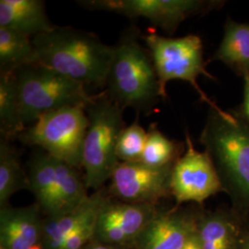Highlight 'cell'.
I'll return each mask as SVG.
<instances>
[{"mask_svg": "<svg viewBox=\"0 0 249 249\" xmlns=\"http://www.w3.org/2000/svg\"><path fill=\"white\" fill-rule=\"evenodd\" d=\"M142 35L135 25L121 33L104 90L121 108L149 116L162 98L151 54L141 43Z\"/></svg>", "mask_w": 249, "mask_h": 249, "instance_id": "cell-3", "label": "cell"}, {"mask_svg": "<svg viewBox=\"0 0 249 249\" xmlns=\"http://www.w3.org/2000/svg\"><path fill=\"white\" fill-rule=\"evenodd\" d=\"M209 61L223 63L243 79L249 76V23L227 18L222 42Z\"/></svg>", "mask_w": 249, "mask_h": 249, "instance_id": "cell-17", "label": "cell"}, {"mask_svg": "<svg viewBox=\"0 0 249 249\" xmlns=\"http://www.w3.org/2000/svg\"><path fill=\"white\" fill-rule=\"evenodd\" d=\"M0 249H5V248H3V247H0Z\"/></svg>", "mask_w": 249, "mask_h": 249, "instance_id": "cell-30", "label": "cell"}, {"mask_svg": "<svg viewBox=\"0 0 249 249\" xmlns=\"http://www.w3.org/2000/svg\"><path fill=\"white\" fill-rule=\"evenodd\" d=\"M186 151L172 170L171 194L178 206L192 202L202 205L206 199L223 192L213 161L207 151L196 150L188 129Z\"/></svg>", "mask_w": 249, "mask_h": 249, "instance_id": "cell-9", "label": "cell"}, {"mask_svg": "<svg viewBox=\"0 0 249 249\" xmlns=\"http://www.w3.org/2000/svg\"><path fill=\"white\" fill-rule=\"evenodd\" d=\"M55 216L71 213L88 197L87 186L77 167L55 158Z\"/></svg>", "mask_w": 249, "mask_h": 249, "instance_id": "cell-19", "label": "cell"}, {"mask_svg": "<svg viewBox=\"0 0 249 249\" xmlns=\"http://www.w3.org/2000/svg\"><path fill=\"white\" fill-rule=\"evenodd\" d=\"M105 197L98 190L71 213L44 220L42 241L45 249H61L73 231L96 218Z\"/></svg>", "mask_w": 249, "mask_h": 249, "instance_id": "cell-16", "label": "cell"}, {"mask_svg": "<svg viewBox=\"0 0 249 249\" xmlns=\"http://www.w3.org/2000/svg\"><path fill=\"white\" fill-rule=\"evenodd\" d=\"M33 44L35 64L79 82L87 89L106 88L115 47L105 44L93 33L55 26L34 37Z\"/></svg>", "mask_w": 249, "mask_h": 249, "instance_id": "cell-2", "label": "cell"}, {"mask_svg": "<svg viewBox=\"0 0 249 249\" xmlns=\"http://www.w3.org/2000/svg\"><path fill=\"white\" fill-rule=\"evenodd\" d=\"M25 129L20 116L14 72L0 71V133L9 141L16 140Z\"/></svg>", "mask_w": 249, "mask_h": 249, "instance_id": "cell-21", "label": "cell"}, {"mask_svg": "<svg viewBox=\"0 0 249 249\" xmlns=\"http://www.w3.org/2000/svg\"><path fill=\"white\" fill-rule=\"evenodd\" d=\"M14 74L25 128L45 113L66 107H86L96 96L79 82L35 63L20 67Z\"/></svg>", "mask_w": 249, "mask_h": 249, "instance_id": "cell-5", "label": "cell"}, {"mask_svg": "<svg viewBox=\"0 0 249 249\" xmlns=\"http://www.w3.org/2000/svg\"><path fill=\"white\" fill-rule=\"evenodd\" d=\"M84 249H116V247H113V246H109V245H106L103 243H100L98 241L93 240L89 243V245Z\"/></svg>", "mask_w": 249, "mask_h": 249, "instance_id": "cell-28", "label": "cell"}, {"mask_svg": "<svg viewBox=\"0 0 249 249\" xmlns=\"http://www.w3.org/2000/svg\"><path fill=\"white\" fill-rule=\"evenodd\" d=\"M247 234L230 207L215 211L198 208L196 235L201 249H241Z\"/></svg>", "mask_w": 249, "mask_h": 249, "instance_id": "cell-13", "label": "cell"}, {"mask_svg": "<svg viewBox=\"0 0 249 249\" xmlns=\"http://www.w3.org/2000/svg\"><path fill=\"white\" fill-rule=\"evenodd\" d=\"M0 27L21 35L34 37L52 31L55 25L50 21L42 0H1Z\"/></svg>", "mask_w": 249, "mask_h": 249, "instance_id": "cell-15", "label": "cell"}, {"mask_svg": "<svg viewBox=\"0 0 249 249\" xmlns=\"http://www.w3.org/2000/svg\"><path fill=\"white\" fill-rule=\"evenodd\" d=\"M142 40L151 54L162 101L167 98V83L171 80H183L194 88L200 100L209 107H217L197 82L201 75L210 80H217L206 68L203 44L199 36L188 35L183 37H165L149 29L147 33L142 35Z\"/></svg>", "mask_w": 249, "mask_h": 249, "instance_id": "cell-6", "label": "cell"}, {"mask_svg": "<svg viewBox=\"0 0 249 249\" xmlns=\"http://www.w3.org/2000/svg\"><path fill=\"white\" fill-rule=\"evenodd\" d=\"M199 142L231 201V212L249 233V127L232 113L210 107Z\"/></svg>", "mask_w": 249, "mask_h": 249, "instance_id": "cell-1", "label": "cell"}, {"mask_svg": "<svg viewBox=\"0 0 249 249\" xmlns=\"http://www.w3.org/2000/svg\"><path fill=\"white\" fill-rule=\"evenodd\" d=\"M41 209L37 204L23 208L2 207L0 212V247L31 249L43 242Z\"/></svg>", "mask_w": 249, "mask_h": 249, "instance_id": "cell-14", "label": "cell"}, {"mask_svg": "<svg viewBox=\"0 0 249 249\" xmlns=\"http://www.w3.org/2000/svg\"><path fill=\"white\" fill-rule=\"evenodd\" d=\"M146 139L147 131L140 124L138 117L132 124L125 126L119 136L116 147V155L119 161H140L145 148Z\"/></svg>", "mask_w": 249, "mask_h": 249, "instance_id": "cell-24", "label": "cell"}, {"mask_svg": "<svg viewBox=\"0 0 249 249\" xmlns=\"http://www.w3.org/2000/svg\"><path fill=\"white\" fill-rule=\"evenodd\" d=\"M78 5L94 11H107L129 18H144L168 35L176 33L187 18L221 9L223 0H80Z\"/></svg>", "mask_w": 249, "mask_h": 249, "instance_id": "cell-8", "label": "cell"}, {"mask_svg": "<svg viewBox=\"0 0 249 249\" xmlns=\"http://www.w3.org/2000/svg\"><path fill=\"white\" fill-rule=\"evenodd\" d=\"M30 190L36 196V204L47 217L55 214V158L38 149L29 163Z\"/></svg>", "mask_w": 249, "mask_h": 249, "instance_id": "cell-18", "label": "cell"}, {"mask_svg": "<svg viewBox=\"0 0 249 249\" xmlns=\"http://www.w3.org/2000/svg\"><path fill=\"white\" fill-rule=\"evenodd\" d=\"M89 124L86 107H66L39 116L16 140L80 168Z\"/></svg>", "mask_w": 249, "mask_h": 249, "instance_id": "cell-7", "label": "cell"}, {"mask_svg": "<svg viewBox=\"0 0 249 249\" xmlns=\"http://www.w3.org/2000/svg\"><path fill=\"white\" fill-rule=\"evenodd\" d=\"M30 189L29 177L21 165L17 149L11 141L0 137V206L9 205L18 191Z\"/></svg>", "mask_w": 249, "mask_h": 249, "instance_id": "cell-20", "label": "cell"}, {"mask_svg": "<svg viewBox=\"0 0 249 249\" xmlns=\"http://www.w3.org/2000/svg\"><path fill=\"white\" fill-rule=\"evenodd\" d=\"M182 249H201V247L199 245V242L197 240V237L196 235V230L192 233V235L188 238L186 245Z\"/></svg>", "mask_w": 249, "mask_h": 249, "instance_id": "cell-27", "label": "cell"}, {"mask_svg": "<svg viewBox=\"0 0 249 249\" xmlns=\"http://www.w3.org/2000/svg\"><path fill=\"white\" fill-rule=\"evenodd\" d=\"M244 80V97L239 107L231 113L249 127V76Z\"/></svg>", "mask_w": 249, "mask_h": 249, "instance_id": "cell-26", "label": "cell"}, {"mask_svg": "<svg viewBox=\"0 0 249 249\" xmlns=\"http://www.w3.org/2000/svg\"><path fill=\"white\" fill-rule=\"evenodd\" d=\"M123 111L105 90L96 93L86 107L89 124L83 142L81 167L88 188L100 190L120 162L116 147L125 127Z\"/></svg>", "mask_w": 249, "mask_h": 249, "instance_id": "cell-4", "label": "cell"}, {"mask_svg": "<svg viewBox=\"0 0 249 249\" xmlns=\"http://www.w3.org/2000/svg\"><path fill=\"white\" fill-rule=\"evenodd\" d=\"M186 151V142L171 140L158 128L150 124L141 162L153 168H173Z\"/></svg>", "mask_w": 249, "mask_h": 249, "instance_id": "cell-22", "label": "cell"}, {"mask_svg": "<svg viewBox=\"0 0 249 249\" xmlns=\"http://www.w3.org/2000/svg\"><path fill=\"white\" fill-rule=\"evenodd\" d=\"M157 211L156 205L116 201L106 196L96 217L94 240L116 248L135 245Z\"/></svg>", "mask_w": 249, "mask_h": 249, "instance_id": "cell-10", "label": "cell"}, {"mask_svg": "<svg viewBox=\"0 0 249 249\" xmlns=\"http://www.w3.org/2000/svg\"><path fill=\"white\" fill-rule=\"evenodd\" d=\"M241 249H249V233L245 236Z\"/></svg>", "mask_w": 249, "mask_h": 249, "instance_id": "cell-29", "label": "cell"}, {"mask_svg": "<svg viewBox=\"0 0 249 249\" xmlns=\"http://www.w3.org/2000/svg\"><path fill=\"white\" fill-rule=\"evenodd\" d=\"M97 217V216H96ZM96 218L83 224L73 231L66 240L61 249H84L94 239Z\"/></svg>", "mask_w": 249, "mask_h": 249, "instance_id": "cell-25", "label": "cell"}, {"mask_svg": "<svg viewBox=\"0 0 249 249\" xmlns=\"http://www.w3.org/2000/svg\"><path fill=\"white\" fill-rule=\"evenodd\" d=\"M198 208L158 210L135 243L136 249H182L196 230Z\"/></svg>", "mask_w": 249, "mask_h": 249, "instance_id": "cell-12", "label": "cell"}, {"mask_svg": "<svg viewBox=\"0 0 249 249\" xmlns=\"http://www.w3.org/2000/svg\"><path fill=\"white\" fill-rule=\"evenodd\" d=\"M34 61L33 39L13 30L0 27V71L14 72Z\"/></svg>", "mask_w": 249, "mask_h": 249, "instance_id": "cell-23", "label": "cell"}, {"mask_svg": "<svg viewBox=\"0 0 249 249\" xmlns=\"http://www.w3.org/2000/svg\"><path fill=\"white\" fill-rule=\"evenodd\" d=\"M173 168H153L141 161H120L110 178V193L121 201L156 205L172 196Z\"/></svg>", "mask_w": 249, "mask_h": 249, "instance_id": "cell-11", "label": "cell"}]
</instances>
